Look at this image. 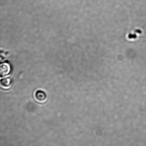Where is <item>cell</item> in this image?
Segmentation results:
<instances>
[{
  "label": "cell",
  "mask_w": 146,
  "mask_h": 146,
  "mask_svg": "<svg viewBox=\"0 0 146 146\" xmlns=\"http://www.w3.org/2000/svg\"><path fill=\"white\" fill-rule=\"evenodd\" d=\"M35 98L37 101L40 102H44L46 101V94L42 90H38L36 91L35 95Z\"/></svg>",
  "instance_id": "2"
},
{
  "label": "cell",
  "mask_w": 146,
  "mask_h": 146,
  "mask_svg": "<svg viewBox=\"0 0 146 146\" xmlns=\"http://www.w3.org/2000/svg\"><path fill=\"white\" fill-rule=\"evenodd\" d=\"M137 35L135 34H129L128 38H137Z\"/></svg>",
  "instance_id": "4"
},
{
  "label": "cell",
  "mask_w": 146,
  "mask_h": 146,
  "mask_svg": "<svg viewBox=\"0 0 146 146\" xmlns=\"http://www.w3.org/2000/svg\"><path fill=\"white\" fill-rule=\"evenodd\" d=\"M11 72V67L9 64L4 63L0 66V75L1 77H4L8 76Z\"/></svg>",
  "instance_id": "1"
},
{
  "label": "cell",
  "mask_w": 146,
  "mask_h": 146,
  "mask_svg": "<svg viewBox=\"0 0 146 146\" xmlns=\"http://www.w3.org/2000/svg\"><path fill=\"white\" fill-rule=\"evenodd\" d=\"M135 32L137 33H141V31L140 30H136Z\"/></svg>",
  "instance_id": "5"
},
{
  "label": "cell",
  "mask_w": 146,
  "mask_h": 146,
  "mask_svg": "<svg viewBox=\"0 0 146 146\" xmlns=\"http://www.w3.org/2000/svg\"><path fill=\"white\" fill-rule=\"evenodd\" d=\"M11 80L8 77L3 78L1 80V86L4 88H9L11 85Z\"/></svg>",
  "instance_id": "3"
}]
</instances>
